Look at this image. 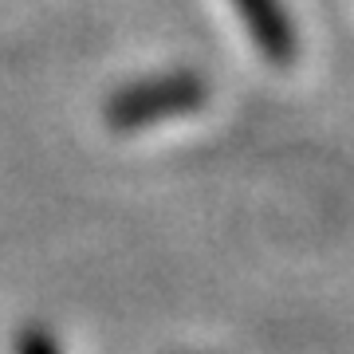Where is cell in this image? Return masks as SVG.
<instances>
[{"label": "cell", "instance_id": "6da1fadb", "mask_svg": "<svg viewBox=\"0 0 354 354\" xmlns=\"http://www.w3.org/2000/svg\"><path fill=\"white\" fill-rule=\"evenodd\" d=\"M209 102V83L193 71H177V75L162 79H142L130 87L114 91L102 114L114 130H138L150 122H165L177 114H193Z\"/></svg>", "mask_w": 354, "mask_h": 354}, {"label": "cell", "instance_id": "7a4b0ae2", "mask_svg": "<svg viewBox=\"0 0 354 354\" xmlns=\"http://www.w3.org/2000/svg\"><path fill=\"white\" fill-rule=\"evenodd\" d=\"M232 8L241 16V24L248 28L256 51L264 55L268 64L288 67L299 55V32L295 20L288 16L283 0H232Z\"/></svg>", "mask_w": 354, "mask_h": 354}, {"label": "cell", "instance_id": "3957f363", "mask_svg": "<svg viewBox=\"0 0 354 354\" xmlns=\"http://www.w3.org/2000/svg\"><path fill=\"white\" fill-rule=\"evenodd\" d=\"M16 351H24V354H55L59 351V339H55V335H44V330H24V335H16Z\"/></svg>", "mask_w": 354, "mask_h": 354}]
</instances>
